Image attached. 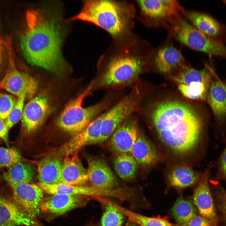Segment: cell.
Returning <instances> with one entry per match:
<instances>
[{"mask_svg": "<svg viewBox=\"0 0 226 226\" xmlns=\"http://www.w3.org/2000/svg\"><path fill=\"white\" fill-rule=\"evenodd\" d=\"M182 226H214L213 222L201 216L196 215L188 223Z\"/></svg>", "mask_w": 226, "mask_h": 226, "instance_id": "obj_36", "label": "cell"}, {"mask_svg": "<svg viewBox=\"0 0 226 226\" xmlns=\"http://www.w3.org/2000/svg\"><path fill=\"white\" fill-rule=\"evenodd\" d=\"M209 169L201 175L193 192V200L200 216L213 222L216 216L208 184Z\"/></svg>", "mask_w": 226, "mask_h": 226, "instance_id": "obj_18", "label": "cell"}, {"mask_svg": "<svg viewBox=\"0 0 226 226\" xmlns=\"http://www.w3.org/2000/svg\"><path fill=\"white\" fill-rule=\"evenodd\" d=\"M161 1L166 10L172 24L180 18V15L181 14L185 13L183 8L177 0H161Z\"/></svg>", "mask_w": 226, "mask_h": 226, "instance_id": "obj_34", "label": "cell"}, {"mask_svg": "<svg viewBox=\"0 0 226 226\" xmlns=\"http://www.w3.org/2000/svg\"><path fill=\"white\" fill-rule=\"evenodd\" d=\"M4 41L8 64L5 75L0 81V89L5 90L17 97L24 94L26 98H31L38 88V81L32 76L20 72L16 67L11 38L7 36Z\"/></svg>", "mask_w": 226, "mask_h": 226, "instance_id": "obj_7", "label": "cell"}, {"mask_svg": "<svg viewBox=\"0 0 226 226\" xmlns=\"http://www.w3.org/2000/svg\"><path fill=\"white\" fill-rule=\"evenodd\" d=\"M89 181L87 169L83 167L78 153L65 155L59 183L81 186Z\"/></svg>", "mask_w": 226, "mask_h": 226, "instance_id": "obj_19", "label": "cell"}, {"mask_svg": "<svg viewBox=\"0 0 226 226\" xmlns=\"http://www.w3.org/2000/svg\"><path fill=\"white\" fill-rule=\"evenodd\" d=\"M113 165L116 174L123 180L130 181L135 178L138 165L131 154H118L114 159Z\"/></svg>", "mask_w": 226, "mask_h": 226, "instance_id": "obj_27", "label": "cell"}, {"mask_svg": "<svg viewBox=\"0 0 226 226\" xmlns=\"http://www.w3.org/2000/svg\"><path fill=\"white\" fill-rule=\"evenodd\" d=\"M206 101L209 105L216 122L222 126L226 122V82L212 66Z\"/></svg>", "mask_w": 226, "mask_h": 226, "instance_id": "obj_12", "label": "cell"}, {"mask_svg": "<svg viewBox=\"0 0 226 226\" xmlns=\"http://www.w3.org/2000/svg\"><path fill=\"white\" fill-rule=\"evenodd\" d=\"M102 217L100 226H121L124 220V216L113 205L108 202Z\"/></svg>", "mask_w": 226, "mask_h": 226, "instance_id": "obj_31", "label": "cell"}, {"mask_svg": "<svg viewBox=\"0 0 226 226\" xmlns=\"http://www.w3.org/2000/svg\"><path fill=\"white\" fill-rule=\"evenodd\" d=\"M17 99L9 94H0V117L5 120L16 103Z\"/></svg>", "mask_w": 226, "mask_h": 226, "instance_id": "obj_35", "label": "cell"}, {"mask_svg": "<svg viewBox=\"0 0 226 226\" xmlns=\"http://www.w3.org/2000/svg\"><path fill=\"white\" fill-rule=\"evenodd\" d=\"M87 173L89 181L93 186L103 189H115L118 184L112 170L102 159L87 156Z\"/></svg>", "mask_w": 226, "mask_h": 226, "instance_id": "obj_14", "label": "cell"}, {"mask_svg": "<svg viewBox=\"0 0 226 226\" xmlns=\"http://www.w3.org/2000/svg\"><path fill=\"white\" fill-rule=\"evenodd\" d=\"M9 168L3 177L11 186L19 184L28 183L35 175L34 169L31 165L20 161Z\"/></svg>", "mask_w": 226, "mask_h": 226, "instance_id": "obj_26", "label": "cell"}, {"mask_svg": "<svg viewBox=\"0 0 226 226\" xmlns=\"http://www.w3.org/2000/svg\"><path fill=\"white\" fill-rule=\"evenodd\" d=\"M125 226H139L137 224L129 220Z\"/></svg>", "mask_w": 226, "mask_h": 226, "instance_id": "obj_40", "label": "cell"}, {"mask_svg": "<svg viewBox=\"0 0 226 226\" xmlns=\"http://www.w3.org/2000/svg\"><path fill=\"white\" fill-rule=\"evenodd\" d=\"M37 185L44 192L51 195L61 194L88 196V186H75L62 183L48 185L39 182Z\"/></svg>", "mask_w": 226, "mask_h": 226, "instance_id": "obj_30", "label": "cell"}, {"mask_svg": "<svg viewBox=\"0 0 226 226\" xmlns=\"http://www.w3.org/2000/svg\"><path fill=\"white\" fill-rule=\"evenodd\" d=\"M211 59L204 68L198 70L185 65L172 78L179 90L185 97L197 100H206L207 90L214 64Z\"/></svg>", "mask_w": 226, "mask_h": 226, "instance_id": "obj_8", "label": "cell"}, {"mask_svg": "<svg viewBox=\"0 0 226 226\" xmlns=\"http://www.w3.org/2000/svg\"><path fill=\"white\" fill-rule=\"evenodd\" d=\"M131 153L137 165L143 167L152 166L159 159L158 154L153 143L140 132Z\"/></svg>", "mask_w": 226, "mask_h": 226, "instance_id": "obj_22", "label": "cell"}, {"mask_svg": "<svg viewBox=\"0 0 226 226\" xmlns=\"http://www.w3.org/2000/svg\"><path fill=\"white\" fill-rule=\"evenodd\" d=\"M113 203L117 209L128 217L129 220L139 226H182L170 223L166 217H161L159 216L152 217H148Z\"/></svg>", "mask_w": 226, "mask_h": 226, "instance_id": "obj_28", "label": "cell"}, {"mask_svg": "<svg viewBox=\"0 0 226 226\" xmlns=\"http://www.w3.org/2000/svg\"><path fill=\"white\" fill-rule=\"evenodd\" d=\"M51 101L45 92L32 98L24 108L22 126L27 133L36 131L45 122L53 110Z\"/></svg>", "mask_w": 226, "mask_h": 226, "instance_id": "obj_10", "label": "cell"}, {"mask_svg": "<svg viewBox=\"0 0 226 226\" xmlns=\"http://www.w3.org/2000/svg\"><path fill=\"white\" fill-rule=\"evenodd\" d=\"M26 98L24 94L18 97L16 103L7 118L5 123L10 129L21 119L24 109V100Z\"/></svg>", "mask_w": 226, "mask_h": 226, "instance_id": "obj_33", "label": "cell"}, {"mask_svg": "<svg viewBox=\"0 0 226 226\" xmlns=\"http://www.w3.org/2000/svg\"><path fill=\"white\" fill-rule=\"evenodd\" d=\"M136 13L133 3L128 1L85 0L80 12L69 21L92 23L116 39L132 32Z\"/></svg>", "mask_w": 226, "mask_h": 226, "instance_id": "obj_4", "label": "cell"}, {"mask_svg": "<svg viewBox=\"0 0 226 226\" xmlns=\"http://www.w3.org/2000/svg\"><path fill=\"white\" fill-rule=\"evenodd\" d=\"M4 45H5L4 41L2 36L0 35V64L2 61Z\"/></svg>", "mask_w": 226, "mask_h": 226, "instance_id": "obj_39", "label": "cell"}, {"mask_svg": "<svg viewBox=\"0 0 226 226\" xmlns=\"http://www.w3.org/2000/svg\"><path fill=\"white\" fill-rule=\"evenodd\" d=\"M141 43L133 32L113 39L98 60L92 91L135 84L144 71L149 58L143 52Z\"/></svg>", "mask_w": 226, "mask_h": 226, "instance_id": "obj_3", "label": "cell"}, {"mask_svg": "<svg viewBox=\"0 0 226 226\" xmlns=\"http://www.w3.org/2000/svg\"><path fill=\"white\" fill-rule=\"evenodd\" d=\"M186 15L196 28L209 37L225 44L226 25L212 16L203 13L188 11Z\"/></svg>", "mask_w": 226, "mask_h": 226, "instance_id": "obj_17", "label": "cell"}, {"mask_svg": "<svg viewBox=\"0 0 226 226\" xmlns=\"http://www.w3.org/2000/svg\"><path fill=\"white\" fill-rule=\"evenodd\" d=\"M151 119L160 141L176 156L188 155L197 147L203 121L188 105L175 100L160 102L155 106Z\"/></svg>", "mask_w": 226, "mask_h": 226, "instance_id": "obj_2", "label": "cell"}, {"mask_svg": "<svg viewBox=\"0 0 226 226\" xmlns=\"http://www.w3.org/2000/svg\"><path fill=\"white\" fill-rule=\"evenodd\" d=\"M93 82L66 105L56 120L62 130L73 136L83 131L95 118L103 113L110 104V97L86 107L82 106L84 99L92 92Z\"/></svg>", "mask_w": 226, "mask_h": 226, "instance_id": "obj_5", "label": "cell"}, {"mask_svg": "<svg viewBox=\"0 0 226 226\" xmlns=\"http://www.w3.org/2000/svg\"><path fill=\"white\" fill-rule=\"evenodd\" d=\"M63 161L56 156H46L38 163V179L41 183L53 185L59 183Z\"/></svg>", "mask_w": 226, "mask_h": 226, "instance_id": "obj_21", "label": "cell"}, {"mask_svg": "<svg viewBox=\"0 0 226 226\" xmlns=\"http://www.w3.org/2000/svg\"><path fill=\"white\" fill-rule=\"evenodd\" d=\"M140 132L137 121L132 115L115 129L110 137L109 146L118 154L130 153Z\"/></svg>", "mask_w": 226, "mask_h": 226, "instance_id": "obj_13", "label": "cell"}, {"mask_svg": "<svg viewBox=\"0 0 226 226\" xmlns=\"http://www.w3.org/2000/svg\"><path fill=\"white\" fill-rule=\"evenodd\" d=\"M223 211L226 218V201L223 204Z\"/></svg>", "mask_w": 226, "mask_h": 226, "instance_id": "obj_41", "label": "cell"}, {"mask_svg": "<svg viewBox=\"0 0 226 226\" xmlns=\"http://www.w3.org/2000/svg\"><path fill=\"white\" fill-rule=\"evenodd\" d=\"M173 34L181 43L210 56L221 57L226 60V46L202 32L180 18L173 24Z\"/></svg>", "mask_w": 226, "mask_h": 226, "instance_id": "obj_6", "label": "cell"}, {"mask_svg": "<svg viewBox=\"0 0 226 226\" xmlns=\"http://www.w3.org/2000/svg\"><path fill=\"white\" fill-rule=\"evenodd\" d=\"M140 95L139 88L135 85L128 94L105 112L99 143L106 141L122 122L133 115L138 108Z\"/></svg>", "mask_w": 226, "mask_h": 226, "instance_id": "obj_9", "label": "cell"}, {"mask_svg": "<svg viewBox=\"0 0 226 226\" xmlns=\"http://www.w3.org/2000/svg\"><path fill=\"white\" fill-rule=\"evenodd\" d=\"M85 196L79 195H52L43 198L40 211L55 215L63 214L69 211L84 205Z\"/></svg>", "mask_w": 226, "mask_h": 226, "instance_id": "obj_15", "label": "cell"}, {"mask_svg": "<svg viewBox=\"0 0 226 226\" xmlns=\"http://www.w3.org/2000/svg\"><path fill=\"white\" fill-rule=\"evenodd\" d=\"M14 202L23 213L33 221L39 214L44 191L37 185L28 183L11 186Z\"/></svg>", "mask_w": 226, "mask_h": 226, "instance_id": "obj_11", "label": "cell"}, {"mask_svg": "<svg viewBox=\"0 0 226 226\" xmlns=\"http://www.w3.org/2000/svg\"><path fill=\"white\" fill-rule=\"evenodd\" d=\"M9 129L7 126L5 120L0 117V139L6 143L8 141Z\"/></svg>", "mask_w": 226, "mask_h": 226, "instance_id": "obj_38", "label": "cell"}, {"mask_svg": "<svg viewBox=\"0 0 226 226\" xmlns=\"http://www.w3.org/2000/svg\"><path fill=\"white\" fill-rule=\"evenodd\" d=\"M33 223L14 202L0 196V226H29Z\"/></svg>", "mask_w": 226, "mask_h": 226, "instance_id": "obj_23", "label": "cell"}, {"mask_svg": "<svg viewBox=\"0 0 226 226\" xmlns=\"http://www.w3.org/2000/svg\"><path fill=\"white\" fill-rule=\"evenodd\" d=\"M201 175L190 166L179 164L173 167L168 172L167 178L169 184L178 189L184 188L194 185Z\"/></svg>", "mask_w": 226, "mask_h": 226, "instance_id": "obj_25", "label": "cell"}, {"mask_svg": "<svg viewBox=\"0 0 226 226\" xmlns=\"http://www.w3.org/2000/svg\"><path fill=\"white\" fill-rule=\"evenodd\" d=\"M21 156L15 149L0 147V168H9L19 162Z\"/></svg>", "mask_w": 226, "mask_h": 226, "instance_id": "obj_32", "label": "cell"}, {"mask_svg": "<svg viewBox=\"0 0 226 226\" xmlns=\"http://www.w3.org/2000/svg\"><path fill=\"white\" fill-rule=\"evenodd\" d=\"M180 51L172 45L160 48L154 56L153 62L156 69L160 73L167 74L175 69L179 70L186 65Z\"/></svg>", "mask_w": 226, "mask_h": 226, "instance_id": "obj_20", "label": "cell"}, {"mask_svg": "<svg viewBox=\"0 0 226 226\" xmlns=\"http://www.w3.org/2000/svg\"><path fill=\"white\" fill-rule=\"evenodd\" d=\"M26 21L25 29L20 38L26 60L55 74L64 73L67 65L62 53L63 31L58 19L33 9L26 13Z\"/></svg>", "mask_w": 226, "mask_h": 226, "instance_id": "obj_1", "label": "cell"}, {"mask_svg": "<svg viewBox=\"0 0 226 226\" xmlns=\"http://www.w3.org/2000/svg\"><path fill=\"white\" fill-rule=\"evenodd\" d=\"M140 10V19L147 24H158L164 20L170 21L166 10L161 0L136 1Z\"/></svg>", "mask_w": 226, "mask_h": 226, "instance_id": "obj_24", "label": "cell"}, {"mask_svg": "<svg viewBox=\"0 0 226 226\" xmlns=\"http://www.w3.org/2000/svg\"><path fill=\"white\" fill-rule=\"evenodd\" d=\"M219 172L221 176L226 179V146L220 158Z\"/></svg>", "mask_w": 226, "mask_h": 226, "instance_id": "obj_37", "label": "cell"}, {"mask_svg": "<svg viewBox=\"0 0 226 226\" xmlns=\"http://www.w3.org/2000/svg\"><path fill=\"white\" fill-rule=\"evenodd\" d=\"M103 112L91 121L83 131L73 136L64 146L65 155L78 153L83 147L99 143L101 126L104 116Z\"/></svg>", "mask_w": 226, "mask_h": 226, "instance_id": "obj_16", "label": "cell"}, {"mask_svg": "<svg viewBox=\"0 0 226 226\" xmlns=\"http://www.w3.org/2000/svg\"><path fill=\"white\" fill-rule=\"evenodd\" d=\"M171 211L176 222L181 226L186 224L196 215L191 201L181 197L176 201Z\"/></svg>", "mask_w": 226, "mask_h": 226, "instance_id": "obj_29", "label": "cell"}]
</instances>
